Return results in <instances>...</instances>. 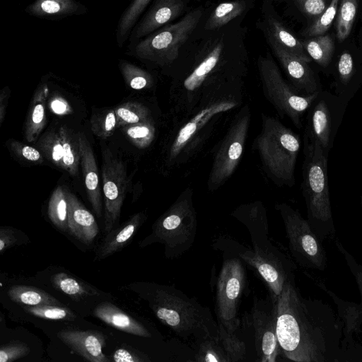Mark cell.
<instances>
[{
	"label": "cell",
	"instance_id": "cell-1",
	"mask_svg": "<svg viewBox=\"0 0 362 362\" xmlns=\"http://www.w3.org/2000/svg\"><path fill=\"white\" fill-rule=\"evenodd\" d=\"M276 335L281 354L295 362L339 361L343 322L327 303L302 296L294 279L276 300Z\"/></svg>",
	"mask_w": 362,
	"mask_h": 362
},
{
	"label": "cell",
	"instance_id": "cell-2",
	"mask_svg": "<svg viewBox=\"0 0 362 362\" xmlns=\"http://www.w3.org/2000/svg\"><path fill=\"white\" fill-rule=\"evenodd\" d=\"M223 27L214 30L202 48L175 69L170 88L175 115L186 118L204 94L244 83L248 62L246 49L240 36L236 37L230 28Z\"/></svg>",
	"mask_w": 362,
	"mask_h": 362
},
{
	"label": "cell",
	"instance_id": "cell-3",
	"mask_svg": "<svg viewBox=\"0 0 362 362\" xmlns=\"http://www.w3.org/2000/svg\"><path fill=\"white\" fill-rule=\"evenodd\" d=\"M143 297L156 317L179 337L219 340L218 322L206 306L173 286L145 284Z\"/></svg>",
	"mask_w": 362,
	"mask_h": 362
},
{
	"label": "cell",
	"instance_id": "cell-4",
	"mask_svg": "<svg viewBox=\"0 0 362 362\" xmlns=\"http://www.w3.org/2000/svg\"><path fill=\"white\" fill-rule=\"evenodd\" d=\"M304 140L302 191L308 221L322 241L333 239L336 230L330 204L327 150L306 135Z\"/></svg>",
	"mask_w": 362,
	"mask_h": 362
},
{
	"label": "cell",
	"instance_id": "cell-5",
	"mask_svg": "<svg viewBox=\"0 0 362 362\" xmlns=\"http://www.w3.org/2000/svg\"><path fill=\"white\" fill-rule=\"evenodd\" d=\"M261 119V130L254 140L253 148L258 152L267 176L276 185L292 187L300 137L274 117L262 113Z\"/></svg>",
	"mask_w": 362,
	"mask_h": 362
},
{
	"label": "cell",
	"instance_id": "cell-6",
	"mask_svg": "<svg viewBox=\"0 0 362 362\" xmlns=\"http://www.w3.org/2000/svg\"><path fill=\"white\" fill-rule=\"evenodd\" d=\"M244 83L223 86L205 93L201 98L187 121L179 128L168 148L167 165L173 167L184 159V156L195 139L218 116L238 107L243 100Z\"/></svg>",
	"mask_w": 362,
	"mask_h": 362
},
{
	"label": "cell",
	"instance_id": "cell-7",
	"mask_svg": "<svg viewBox=\"0 0 362 362\" xmlns=\"http://www.w3.org/2000/svg\"><path fill=\"white\" fill-rule=\"evenodd\" d=\"M192 197L191 187L183 190L154 222L151 234L140 243V246L160 243L164 247L165 257L169 259H177L188 251L194 243L197 230Z\"/></svg>",
	"mask_w": 362,
	"mask_h": 362
},
{
	"label": "cell",
	"instance_id": "cell-8",
	"mask_svg": "<svg viewBox=\"0 0 362 362\" xmlns=\"http://www.w3.org/2000/svg\"><path fill=\"white\" fill-rule=\"evenodd\" d=\"M203 13L202 7L194 8L177 23L166 25L129 45V54L160 67L172 66L179 58L181 47L197 28Z\"/></svg>",
	"mask_w": 362,
	"mask_h": 362
},
{
	"label": "cell",
	"instance_id": "cell-9",
	"mask_svg": "<svg viewBox=\"0 0 362 362\" xmlns=\"http://www.w3.org/2000/svg\"><path fill=\"white\" fill-rule=\"evenodd\" d=\"M216 244L221 250L234 253L252 267L267 285L269 293L276 301L286 282L294 279L295 263L270 241L252 245V248L226 238H220Z\"/></svg>",
	"mask_w": 362,
	"mask_h": 362
},
{
	"label": "cell",
	"instance_id": "cell-10",
	"mask_svg": "<svg viewBox=\"0 0 362 362\" xmlns=\"http://www.w3.org/2000/svg\"><path fill=\"white\" fill-rule=\"evenodd\" d=\"M257 67L263 94L278 113L287 116L297 128L302 127V117L318 97L320 92L301 95L284 80L269 53L260 56Z\"/></svg>",
	"mask_w": 362,
	"mask_h": 362
},
{
	"label": "cell",
	"instance_id": "cell-11",
	"mask_svg": "<svg viewBox=\"0 0 362 362\" xmlns=\"http://www.w3.org/2000/svg\"><path fill=\"white\" fill-rule=\"evenodd\" d=\"M275 209L282 218L289 250L295 261L302 267L325 271L327 266L325 250L308 220L286 203L276 204Z\"/></svg>",
	"mask_w": 362,
	"mask_h": 362
},
{
	"label": "cell",
	"instance_id": "cell-12",
	"mask_svg": "<svg viewBox=\"0 0 362 362\" xmlns=\"http://www.w3.org/2000/svg\"><path fill=\"white\" fill-rule=\"evenodd\" d=\"M251 117L250 106L245 104L236 114L221 141L206 182L210 192L221 187L235 171L244 151Z\"/></svg>",
	"mask_w": 362,
	"mask_h": 362
},
{
	"label": "cell",
	"instance_id": "cell-13",
	"mask_svg": "<svg viewBox=\"0 0 362 362\" xmlns=\"http://www.w3.org/2000/svg\"><path fill=\"white\" fill-rule=\"evenodd\" d=\"M246 280L245 269L238 257L224 259L216 281L215 312L217 322L230 331H236L240 325L238 310Z\"/></svg>",
	"mask_w": 362,
	"mask_h": 362
},
{
	"label": "cell",
	"instance_id": "cell-14",
	"mask_svg": "<svg viewBox=\"0 0 362 362\" xmlns=\"http://www.w3.org/2000/svg\"><path fill=\"white\" fill-rule=\"evenodd\" d=\"M102 177L105 202L104 230L107 234L119 219L129 185L125 165L108 148L103 151Z\"/></svg>",
	"mask_w": 362,
	"mask_h": 362
},
{
	"label": "cell",
	"instance_id": "cell-15",
	"mask_svg": "<svg viewBox=\"0 0 362 362\" xmlns=\"http://www.w3.org/2000/svg\"><path fill=\"white\" fill-rule=\"evenodd\" d=\"M258 361L275 362L281 354L276 335V301L272 295L255 297L250 311Z\"/></svg>",
	"mask_w": 362,
	"mask_h": 362
},
{
	"label": "cell",
	"instance_id": "cell-16",
	"mask_svg": "<svg viewBox=\"0 0 362 362\" xmlns=\"http://www.w3.org/2000/svg\"><path fill=\"white\" fill-rule=\"evenodd\" d=\"M335 245L344 257L348 267L358 285L361 296L360 303L343 300L334 292L328 290L322 283L317 282L320 287L333 299L337 307L338 315L343 322L344 339L342 341V346H344L345 342L351 344L353 341L354 334H358L361 332V325L362 324V265L343 247L339 240H335Z\"/></svg>",
	"mask_w": 362,
	"mask_h": 362
},
{
	"label": "cell",
	"instance_id": "cell-17",
	"mask_svg": "<svg viewBox=\"0 0 362 362\" xmlns=\"http://www.w3.org/2000/svg\"><path fill=\"white\" fill-rule=\"evenodd\" d=\"M185 7V0H155L133 28L128 39L129 45L171 23L183 13Z\"/></svg>",
	"mask_w": 362,
	"mask_h": 362
},
{
	"label": "cell",
	"instance_id": "cell-18",
	"mask_svg": "<svg viewBox=\"0 0 362 362\" xmlns=\"http://www.w3.org/2000/svg\"><path fill=\"white\" fill-rule=\"evenodd\" d=\"M268 40L292 86L301 95L320 92L314 72L308 62L289 53L274 42Z\"/></svg>",
	"mask_w": 362,
	"mask_h": 362
},
{
	"label": "cell",
	"instance_id": "cell-19",
	"mask_svg": "<svg viewBox=\"0 0 362 362\" xmlns=\"http://www.w3.org/2000/svg\"><path fill=\"white\" fill-rule=\"evenodd\" d=\"M57 337L86 361L90 362L111 361L103 352L105 339L101 332L65 329L59 332Z\"/></svg>",
	"mask_w": 362,
	"mask_h": 362
},
{
	"label": "cell",
	"instance_id": "cell-20",
	"mask_svg": "<svg viewBox=\"0 0 362 362\" xmlns=\"http://www.w3.org/2000/svg\"><path fill=\"white\" fill-rule=\"evenodd\" d=\"M69 202L68 231L75 238L90 245L98 234V226L94 216L77 197L67 191Z\"/></svg>",
	"mask_w": 362,
	"mask_h": 362
},
{
	"label": "cell",
	"instance_id": "cell-21",
	"mask_svg": "<svg viewBox=\"0 0 362 362\" xmlns=\"http://www.w3.org/2000/svg\"><path fill=\"white\" fill-rule=\"evenodd\" d=\"M230 215L247 228L252 245L270 241L267 211L262 202L255 201L241 204Z\"/></svg>",
	"mask_w": 362,
	"mask_h": 362
},
{
	"label": "cell",
	"instance_id": "cell-22",
	"mask_svg": "<svg viewBox=\"0 0 362 362\" xmlns=\"http://www.w3.org/2000/svg\"><path fill=\"white\" fill-rule=\"evenodd\" d=\"M81 165L89 202L98 217L102 215L101 191L96 160L92 147L83 134H78Z\"/></svg>",
	"mask_w": 362,
	"mask_h": 362
},
{
	"label": "cell",
	"instance_id": "cell-23",
	"mask_svg": "<svg viewBox=\"0 0 362 362\" xmlns=\"http://www.w3.org/2000/svg\"><path fill=\"white\" fill-rule=\"evenodd\" d=\"M146 217L144 211L135 214L122 225L107 233L98 247L96 259H103L123 249L132 240Z\"/></svg>",
	"mask_w": 362,
	"mask_h": 362
},
{
	"label": "cell",
	"instance_id": "cell-24",
	"mask_svg": "<svg viewBox=\"0 0 362 362\" xmlns=\"http://www.w3.org/2000/svg\"><path fill=\"white\" fill-rule=\"evenodd\" d=\"M25 11L38 18L59 20L84 14L87 8L76 0H35Z\"/></svg>",
	"mask_w": 362,
	"mask_h": 362
},
{
	"label": "cell",
	"instance_id": "cell-25",
	"mask_svg": "<svg viewBox=\"0 0 362 362\" xmlns=\"http://www.w3.org/2000/svg\"><path fill=\"white\" fill-rule=\"evenodd\" d=\"M94 315L122 332L142 337H151V332L139 322L112 303L105 302L93 310Z\"/></svg>",
	"mask_w": 362,
	"mask_h": 362
},
{
	"label": "cell",
	"instance_id": "cell-26",
	"mask_svg": "<svg viewBox=\"0 0 362 362\" xmlns=\"http://www.w3.org/2000/svg\"><path fill=\"white\" fill-rule=\"evenodd\" d=\"M264 27L267 39L306 62L312 59L305 50L302 42L297 39L280 21L272 16H267Z\"/></svg>",
	"mask_w": 362,
	"mask_h": 362
},
{
	"label": "cell",
	"instance_id": "cell-27",
	"mask_svg": "<svg viewBox=\"0 0 362 362\" xmlns=\"http://www.w3.org/2000/svg\"><path fill=\"white\" fill-rule=\"evenodd\" d=\"M255 0H230L218 4L211 12L204 25V30L214 31L228 25L242 16L252 6Z\"/></svg>",
	"mask_w": 362,
	"mask_h": 362
},
{
	"label": "cell",
	"instance_id": "cell-28",
	"mask_svg": "<svg viewBox=\"0 0 362 362\" xmlns=\"http://www.w3.org/2000/svg\"><path fill=\"white\" fill-rule=\"evenodd\" d=\"M47 90V84H43L33 96L25 124V137L28 142H35L45 126Z\"/></svg>",
	"mask_w": 362,
	"mask_h": 362
},
{
	"label": "cell",
	"instance_id": "cell-29",
	"mask_svg": "<svg viewBox=\"0 0 362 362\" xmlns=\"http://www.w3.org/2000/svg\"><path fill=\"white\" fill-rule=\"evenodd\" d=\"M305 135L317 141L324 149L328 150L330 144L331 119L325 100H320L313 107L310 117V127Z\"/></svg>",
	"mask_w": 362,
	"mask_h": 362
},
{
	"label": "cell",
	"instance_id": "cell-30",
	"mask_svg": "<svg viewBox=\"0 0 362 362\" xmlns=\"http://www.w3.org/2000/svg\"><path fill=\"white\" fill-rule=\"evenodd\" d=\"M63 146V169L71 176H76L81 164L78 134L66 125L59 128Z\"/></svg>",
	"mask_w": 362,
	"mask_h": 362
},
{
	"label": "cell",
	"instance_id": "cell-31",
	"mask_svg": "<svg viewBox=\"0 0 362 362\" xmlns=\"http://www.w3.org/2000/svg\"><path fill=\"white\" fill-rule=\"evenodd\" d=\"M8 296L12 301L27 306L62 305L61 302L52 296L33 286H13L8 289Z\"/></svg>",
	"mask_w": 362,
	"mask_h": 362
},
{
	"label": "cell",
	"instance_id": "cell-32",
	"mask_svg": "<svg viewBox=\"0 0 362 362\" xmlns=\"http://www.w3.org/2000/svg\"><path fill=\"white\" fill-rule=\"evenodd\" d=\"M151 1L134 0L124 11L116 28V41L119 47H122L129 39L133 28Z\"/></svg>",
	"mask_w": 362,
	"mask_h": 362
},
{
	"label": "cell",
	"instance_id": "cell-33",
	"mask_svg": "<svg viewBox=\"0 0 362 362\" xmlns=\"http://www.w3.org/2000/svg\"><path fill=\"white\" fill-rule=\"evenodd\" d=\"M301 42L310 57L320 66L326 67L329 64L334 52V42L329 35L315 36Z\"/></svg>",
	"mask_w": 362,
	"mask_h": 362
},
{
	"label": "cell",
	"instance_id": "cell-34",
	"mask_svg": "<svg viewBox=\"0 0 362 362\" xmlns=\"http://www.w3.org/2000/svg\"><path fill=\"white\" fill-rule=\"evenodd\" d=\"M69 202L67 190L58 186L52 192L48 203V216L52 223L64 231H68Z\"/></svg>",
	"mask_w": 362,
	"mask_h": 362
},
{
	"label": "cell",
	"instance_id": "cell-35",
	"mask_svg": "<svg viewBox=\"0 0 362 362\" xmlns=\"http://www.w3.org/2000/svg\"><path fill=\"white\" fill-rule=\"evenodd\" d=\"M119 69L125 83L134 90L150 88L154 84V78L148 71L127 60L119 61Z\"/></svg>",
	"mask_w": 362,
	"mask_h": 362
},
{
	"label": "cell",
	"instance_id": "cell-36",
	"mask_svg": "<svg viewBox=\"0 0 362 362\" xmlns=\"http://www.w3.org/2000/svg\"><path fill=\"white\" fill-rule=\"evenodd\" d=\"M36 146L47 160L63 169V146L59 129L47 131L40 138Z\"/></svg>",
	"mask_w": 362,
	"mask_h": 362
},
{
	"label": "cell",
	"instance_id": "cell-37",
	"mask_svg": "<svg viewBox=\"0 0 362 362\" xmlns=\"http://www.w3.org/2000/svg\"><path fill=\"white\" fill-rule=\"evenodd\" d=\"M52 281L57 290L76 300L96 293L95 290L66 273L54 274Z\"/></svg>",
	"mask_w": 362,
	"mask_h": 362
},
{
	"label": "cell",
	"instance_id": "cell-38",
	"mask_svg": "<svg viewBox=\"0 0 362 362\" xmlns=\"http://www.w3.org/2000/svg\"><path fill=\"white\" fill-rule=\"evenodd\" d=\"M117 127L139 123L151 118V111L144 104L130 101L124 103L115 109Z\"/></svg>",
	"mask_w": 362,
	"mask_h": 362
},
{
	"label": "cell",
	"instance_id": "cell-39",
	"mask_svg": "<svg viewBox=\"0 0 362 362\" xmlns=\"http://www.w3.org/2000/svg\"><path fill=\"white\" fill-rule=\"evenodd\" d=\"M121 129L129 140L139 148L148 147L156 136V127L152 118Z\"/></svg>",
	"mask_w": 362,
	"mask_h": 362
},
{
	"label": "cell",
	"instance_id": "cell-40",
	"mask_svg": "<svg viewBox=\"0 0 362 362\" xmlns=\"http://www.w3.org/2000/svg\"><path fill=\"white\" fill-rule=\"evenodd\" d=\"M218 322V337L229 362L245 360L246 345L238 337L236 331H230L223 325Z\"/></svg>",
	"mask_w": 362,
	"mask_h": 362
},
{
	"label": "cell",
	"instance_id": "cell-41",
	"mask_svg": "<svg viewBox=\"0 0 362 362\" xmlns=\"http://www.w3.org/2000/svg\"><path fill=\"white\" fill-rule=\"evenodd\" d=\"M358 0H341L336 22L337 37L343 42L350 35L357 12Z\"/></svg>",
	"mask_w": 362,
	"mask_h": 362
},
{
	"label": "cell",
	"instance_id": "cell-42",
	"mask_svg": "<svg viewBox=\"0 0 362 362\" xmlns=\"http://www.w3.org/2000/svg\"><path fill=\"white\" fill-rule=\"evenodd\" d=\"M90 129L94 135L102 139L111 136L117 127L115 109H108L93 114Z\"/></svg>",
	"mask_w": 362,
	"mask_h": 362
},
{
	"label": "cell",
	"instance_id": "cell-43",
	"mask_svg": "<svg viewBox=\"0 0 362 362\" xmlns=\"http://www.w3.org/2000/svg\"><path fill=\"white\" fill-rule=\"evenodd\" d=\"M198 343L195 361L229 362L220 340L209 338Z\"/></svg>",
	"mask_w": 362,
	"mask_h": 362
},
{
	"label": "cell",
	"instance_id": "cell-44",
	"mask_svg": "<svg viewBox=\"0 0 362 362\" xmlns=\"http://www.w3.org/2000/svg\"><path fill=\"white\" fill-rule=\"evenodd\" d=\"M23 308L32 315L47 320H73L76 317L69 308L63 305H24Z\"/></svg>",
	"mask_w": 362,
	"mask_h": 362
},
{
	"label": "cell",
	"instance_id": "cell-45",
	"mask_svg": "<svg viewBox=\"0 0 362 362\" xmlns=\"http://www.w3.org/2000/svg\"><path fill=\"white\" fill-rule=\"evenodd\" d=\"M339 1V0H331L324 12L315 18L313 23L304 31L303 35L310 37L325 35L337 14Z\"/></svg>",
	"mask_w": 362,
	"mask_h": 362
},
{
	"label": "cell",
	"instance_id": "cell-46",
	"mask_svg": "<svg viewBox=\"0 0 362 362\" xmlns=\"http://www.w3.org/2000/svg\"><path fill=\"white\" fill-rule=\"evenodd\" d=\"M30 351L25 343L15 341L5 344L0 349V362H12L25 357Z\"/></svg>",
	"mask_w": 362,
	"mask_h": 362
},
{
	"label": "cell",
	"instance_id": "cell-47",
	"mask_svg": "<svg viewBox=\"0 0 362 362\" xmlns=\"http://www.w3.org/2000/svg\"><path fill=\"white\" fill-rule=\"evenodd\" d=\"M11 151L19 158L32 163H40L43 161V155L36 148L26 145L16 140L9 143Z\"/></svg>",
	"mask_w": 362,
	"mask_h": 362
},
{
	"label": "cell",
	"instance_id": "cell-48",
	"mask_svg": "<svg viewBox=\"0 0 362 362\" xmlns=\"http://www.w3.org/2000/svg\"><path fill=\"white\" fill-rule=\"evenodd\" d=\"M112 361L116 362H146L151 360L148 356L140 351L119 348L114 352Z\"/></svg>",
	"mask_w": 362,
	"mask_h": 362
},
{
	"label": "cell",
	"instance_id": "cell-49",
	"mask_svg": "<svg viewBox=\"0 0 362 362\" xmlns=\"http://www.w3.org/2000/svg\"><path fill=\"white\" fill-rule=\"evenodd\" d=\"M300 10L308 16L319 17L327 8L325 0H296Z\"/></svg>",
	"mask_w": 362,
	"mask_h": 362
},
{
	"label": "cell",
	"instance_id": "cell-50",
	"mask_svg": "<svg viewBox=\"0 0 362 362\" xmlns=\"http://www.w3.org/2000/svg\"><path fill=\"white\" fill-rule=\"evenodd\" d=\"M338 73L341 82L347 84L351 79L354 71V62L352 56L348 52H343L338 61Z\"/></svg>",
	"mask_w": 362,
	"mask_h": 362
},
{
	"label": "cell",
	"instance_id": "cell-51",
	"mask_svg": "<svg viewBox=\"0 0 362 362\" xmlns=\"http://www.w3.org/2000/svg\"><path fill=\"white\" fill-rule=\"evenodd\" d=\"M18 236L16 230L11 227H2L0 229V253L17 244Z\"/></svg>",
	"mask_w": 362,
	"mask_h": 362
},
{
	"label": "cell",
	"instance_id": "cell-52",
	"mask_svg": "<svg viewBox=\"0 0 362 362\" xmlns=\"http://www.w3.org/2000/svg\"><path fill=\"white\" fill-rule=\"evenodd\" d=\"M52 110L57 115H66L71 112V108L69 103L59 97L54 98L50 102Z\"/></svg>",
	"mask_w": 362,
	"mask_h": 362
},
{
	"label": "cell",
	"instance_id": "cell-53",
	"mask_svg": "<svg viewBox=\"0 0 362 362\" xmlns=\"http://www.w3.org/2000/svg\"><path fill=\"white\" fill-rule=\"evenodd\" d=\"M11 91L8 87L4 88L0 93V124H1L5 118L8 99Z\"/></svg>",
	"mask_w": 362,
	"mask_h": 362
},
{
	"label": "cell",
	"instance_id": "cell-54",
	"mask_svg": "<svg viewBox=\"0 0 362 362\" xmlns=\"http://www.w3.org/2000/svg\"><path fill=\"white\" fill-rule=\"evenodd\" d=\"M361 210H362V196L361 197Z\"/></svg>",
	"mask_w": 362,
	"mask_h": 362
}]
</instances>
